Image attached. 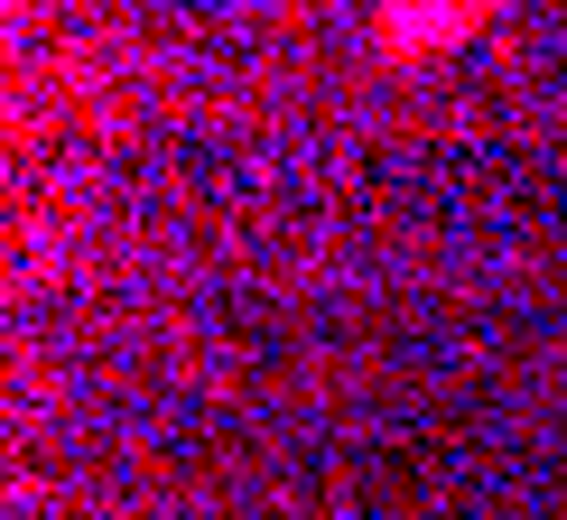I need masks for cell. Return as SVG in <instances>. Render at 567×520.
I'll use <instances>...</instances> for the list:
<instances>
[{
    "mask_svg": "<svg viewBox=\"0 0 567 520\" xmlns=\"http://www.w3.org/2000/svg\"><path fill=\"white\" fill-rule=\"evenodd\" d=\"M475 38V10H391L382 19V56H429V46Z\"/></svg>",
    "mask_w": 567,
    "mask_h": 520,
    "instance_id": "cell-1",
    "label": "cell"
}]
</instances>
